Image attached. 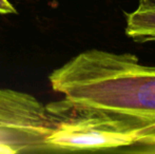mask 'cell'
<instances>
[{"mask_svg":"<svg viewBox=\"0 0 155 154\" xmlns=\"http://www.w3.org/2000/svg\"><path fill=\"white\" fill-rule=\"evenodd\" d=\"M49 81L72 105L140 139L155 135V66L134 54L84 51L54 70Z\"/></svg>","mask_w":155,"mask_h":154,"instance_id":"1","label":"cell"},{"mask_svg":"<svg viewBox=\"0 0 155 154\" xmlns=\"http://www.w3.org/2000/svg\"><path fill=\"white\" fill-rule=\"evenodd\" d=\"M61 114L35 96L0 88V154L54 153L48 138Z\"/></svg>","mask_w":155,"mask_h":154,"instance_id":"2","label":"cell"},{"mask_svg":"<svg viewBox=\"0 0 155 154\" xmlns=\"http://www.w3.org/2000/svg\"><path fill=\"white\" fill-rule=\"evenodd\" d=\"M61 114V120L48 138L54 153L74 151H119L136 144L140 138L119 126L63 98L49 103Z\"/></svg>","mask_w":155,"mask_h":154,"instance_id":"3","label":"cell"},{"mask_svg":"<svg viewBox=\"0 0 155 154\" xmlns=\"http://www.w3.org/2000/svg\"><path fill=\"white\" fill-rule=\"evenodd\" d=\"M126 15L124 33L136 42H155V4L138 5Z\"/></svg>","mask_w":155,"mask_h":154,"instance_id":"4","label":"cell"},{"mask_svg":"<svg viewBox=\"0 0 155 154\" xmlns=\"http://www.w3.org/2000/svg\"><path fill=\"white\" fill-rule=\"evenodd\" d=\"M123 152L134 153H153L155 154V135L141 138L133 146L126 148Z\"/></svg>","mask_w":155,"mask_h":154,"instance_id":"5","label":"cell"},{"mask_svg":"<svg viewBox=\"0 0 155 154\" xmlns=\"http://www.w3.org/2000/svg\"><path fill=\"white\" fill-rule=\"evenodd\" d=\"M0 14H17V10L13 6L10 0H0Z\"/></svg>","mask_w":155,"mask_h":154,"instance_id":"6","label":"cell"},{"mask_svg":"<svg viewBox=\"0 0 155 154\" xmlns=\"http://www.w3.org/2000/svg\"><path fill=\"white\" fill-rule=\"evenodd\" d=\"M138 5H151L155 4V0H138Z\"/></svg>","mask_w":155,"mask_h":154,"instance_id":"7","label":"cell"}]
</instances>
